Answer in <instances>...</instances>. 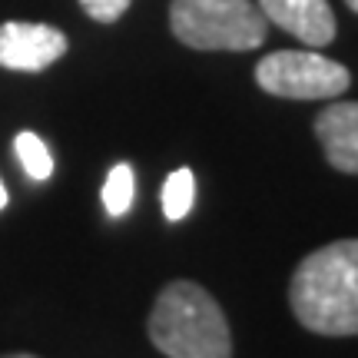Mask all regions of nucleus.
I'll return each mask as SVG.
<instances>
[{
	"label": "nucleus",
	"instance_id": "f257e3e1",
	"mask_svg": "<svg viewBox=\"0 0 358 358\" xmlns=\"http://www.w3.org/2000/svg\"><path fill=\"white\" fill-rule=\"evenodd\" d=\"M295 319L315 335H358V239L322 245L289 282Z\"/></svg>",
	"mask_w": 358,
	"mask_h": 358
},
{
	"label": "nucleus",
	"instance_id": "f03ea898",
	"mask_svg": "<svg viewBox=\"0 0 358 358\" xmlns=\"http://www.w3.org/2000/svg\"><path fill=\"white\" fill-rule=\"evenodd\" d=\"M150 342L169 358H232L229 322L199 282L176 279L156 295Z\"/></svg>",
	"mask_w": 358,
	"mask_h": 358
},
{
	"label": "nucleus",
	"instance_id": "7ed1b4c3",
	"mask_svg": "<svg viewBox=\"0 0 358 358\" xmlns=\"http://www.w3.org/2000/svg\"><path fill=\"white\" fill-rule=\"evenodd\" d=\"M169 27L192 50H256L266 43L268 20L252 0H173Z\"/></svg>",
	"mask_w": 358,
	"mask_h": 358
},
{
	"label": "nucleus",
	"instance_id": "20e7f679",
	"mask_svg": "<svg viewBox=\"0 0 358 358\" xmlns=\"http://www.w3.org/2000/svg\"><path fill=\"white\" fill-rule=\"evenodd\" d=\"M256 83L282 100H335L352 83L338 60L312 50H275L256 66Z\"/></svg>",
	"mask_w": 358,
	"mask_h": 358
},
{
	"label": "nucleus",
	"instance_id": "39448f33",
	"mask_svg": "<svg viewBox=\"0 0 358 358\" xmlns=\"http://www.w3.org/2000/svg\"><path fill=\"white\" fill-rule=\"evenodd\" d=\"M66 53V34L50 24H27V20H7L0 24V66L20 70V73H40L53 66Z\"/></svg>",
	"mask_w": 358,
	"mask_h": 358
},
{
	"label": "nucleus",
	"instance_id": "423d86ee",
	"mask_svg": "<svg viewBox=\"0 0 358 358\" xmlns=\"http://www.w3.org/2000/svg\"><path fill=\"white\" fill-rule=\"evenodd\" d=\"M259 10L285 34L306 40V47H329L338 30L329 0H259Z\"/></svg>",
	"mask_w": 358,
	"mask_h": 358
},
{
	"label": "nucleus",
	"instance_id": "0eeeda50",
	"mask_svg": "<svg viewBox=\"0 0 358 358\" xmlns=\"http://www.w3.org/2000/svg\"><path fill=\"white\" fill-rule=\"evenodd\" d=\"M315 136L329 166L358 176V103L332 100L315 116Z\"/></svg>",
	"mask_w": 358,
	"mask_h": 358
},
{
	"label": "nucleus",
	"instance_id": "6e6552de",
	"mask_svg": "<svg viewBox=\"0 0 358 358\" xmlns=\"http://www.w3.org/2000/svg\"><path fill=\"white\" fill-rule=\"evenodd\" d=\"M192 199H196V176H192V169L182 166L176 173H169L166 182H163V216L169 222L186 219L192 209Z\"/></svg>",
	"mask_w": 358,
	"mask_h": 358
},
{
	"label": "nucleus",
	"instance_id": "1a4fd4ad",
	"mask_svg": "<svg viewBox=\"0 0 358 358\" xmlns=\"http://www.w3.org/2000/svg\"><path fill=\"white\" fill-rule=\"evenodd\" d=\"M13 153H17L20 166H24V173L30 179H37V182L50 179L53 156H50V150H47V143L40 140L37 133H30V129L17 133V136H13Z\"/></svg>",
	"mask_w": 358,
	"mask_h": 358
},
{
	"label": "nucleus",
	"instance_id": "9d476101",
	"mask_svg": "<svg viewBox=\"0 0 358 358\" xmlns=\"http://www.w3.org/2000/svg\"><path fill=\"white\" fill-rule=\"evenodd\" d=\"M133 192H136V179H133V166L129 163H116L110 169V176L103 182V209L113 219L127 216L133 206Z\"/></svg>",
	"mask_w": 358,
	"mask_h": 358
},
{
	"label": "nucleus",
	"instance_id": "9b49d317",
	"mask_svg": "<svg viewBox=\"0 0 358 358\" xmlns=\"http://www.w3.org/2000/svg\"><path fill=\"white\" fill-rule=\"evenodd\" d=\"M133 0H80V7L96 20V24H116L129 10Z\"/></svg>",
	"mask_w": 358,
	"mask_h": 358
},
{
	"label": "nucleus",
	"instance_id": "f8f14e48",
	"mask_svg": "<svg viewBox=\"0 0 358 358\" xmlns=\"http://www.w3.org/2000/svg\"><path fill=\"white\" fill-rule=\"evenodd\" d=\"M0 209H7V186L0 182Z\"/></svg>",
	"mask_w": 358,
	"mask_h": 358
},
{
	"label": "nucleus",
	"instance_id": "ddd939ff",
	"mask_svg": "<svg viewBox=\"0 0 358 358\" xmlns=\"http://www.w3.org/2000/svg\"><path fill=\"white\" fill-rule=\"evenodd\" d=\"M345 3H348V7H352V10L358 13V0H345Z\"/></svg>",
	"mask_w": 358,
	"mask_h": 358
},
{
	"label": "nucleus",
	"instance_id": "4468645a",
	"mask_svg": "<svg viewBox=\"0 0 358 358\" xmlns=\"http://www.w3.org/2000/svg\"><path fill=\"white\" fill-rule=\"evenodd\" d=\"M3 358H37V355H3Z\"/></svg>",
	"mask_w": 358,
	"mask_h": 358
}]
</instances>
